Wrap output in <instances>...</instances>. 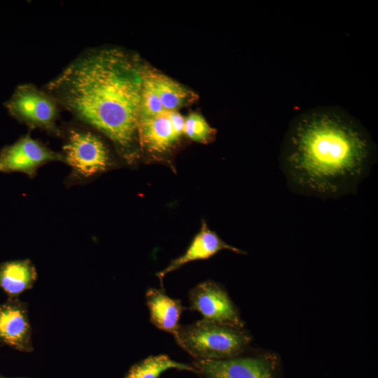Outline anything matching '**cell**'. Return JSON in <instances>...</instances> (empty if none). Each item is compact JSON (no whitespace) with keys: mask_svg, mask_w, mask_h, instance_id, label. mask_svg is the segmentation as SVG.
I'll list each match as a JSON object with an SVG mask.
<instances>
[{"mask_svg":"<svg viewBox=\"0 0 378 378\" xmlns=\"http://www.w3.org/2000/svg\"><path fill=\"white\" fill-rule=\"evenodd\" d=\"M37 280V272L29 259L14 260L0 263V289L8 298H18L32 288Z\"/></svg>","mask_w":378,"mask_h":378,"instance_id":"obj_13","label":"cell"},{"mask_svg":"<svg viewBox=\"0 0 378 378\" xmlns=\"http://www.w3.org/2000/svg\"><path fill=\"white\" fill-rule=\"evenodd\" d=\"M4 346L23 353L34 351L29 304L20 298L0 303V347Z\"/></svg>","mask_w":378,"mask_h":378,"instance_id":"obj_9","label":"cell"},{"mask_svg":"<svg viewBox=\"0 0 378 378\" xmlns=\"http://www.w3.org/2000/svg\"><path fill=\"white\" fill-rule=\"evenodd\" d=\"M183 134L195 141L206 143L214 136L215 130L202 115L191 113L185 118Z\"/></svg>","mask_w":378,"mask_h":378,"instance_id":"obj_17","label":"cell"},{"mask_svg":"<svg viewBox=\"0 0 378 378\" xmlns=\"http://www.w3.org/2000/svg\"><path fill=\"white\" fill-rule=\"evenodd\" d=\"M146 300L150 322L160 330L174 335L180 326L181 301L169 297L163 290L152 288L147 290Z\"/></svg>","mask_w":378,"mask_h":378,"instance_id":"obj_12","label":"cell"},{"mask_svg":"<svg viewBox=\"0 0 378 378\" xmlns=\"http://www.w3.org/2000/svg\"><path fill=\"white\" fill-rule=\"evenodd\" d=\"M63 151L64 161L84 177L105 171L110 166L108 148L96 134L88 130L70 127Z\"/></svg>","mask_w":378,"mask_h":378,"instance_id":"obj_5","label":"cell"},{"mask_svg":"<svg viewBox=\"0 0 378 378\" xmlns=\"http://www.w3.org/2000/svg\"><path fill=\"white\" fill-rule=\"evenodd\" d=\"M8 113L20 122L58 134L57 120L61 108L46 90L32 83L18 85L4 103Z\"/></svg>","mask_w":378,"mask_h":378,"instance_id":"obj_4","label":"cell"},{"mask_svg":"<svg viewBox=\"0 0 378 378\" xmlns=\"http://www.w3.org/2000/svg\"><path fill=\"white\" fill-rule=\"evenodd\" d=\"M170 368L198 373L193 366L178 363L167 355L160 354L148 356L133 365L123 378H158Z\"/></svg>","mask_w":378,"mask_h":378,"instance_id":"obj_15","label":"cell"},{"mask_svg":"<svg viewBox=\"0 0 378 378\" xmlns=\"http://www.w3.org/2000/svg\"><path fill=\"white\" fill-rule=\"evenodd\" d=\"M150 71L144 70L139 118L160 115L165 112Z\"/></svg>","mask_w":378,"mask_h":378,"instance_id":"obj_16","label":"cell"},{"mask_svg":"<svg viewBox=\"0 0 378 378\" xmlns=\"http://www.w3.org/2000/svg\"><path fill=\"white\" fill-rule=\"evenodd\" d=\"M177 344L197 359H225L237 356L251 342L240 328L202 319L179 326L174 333Z\"/></svg>","mask_w":378,"mask_h":378,"instance_id":"obj_3","label":"cell"},{"mask_svg":"<svg viewBox=\"0 0 378 378\" xmlns=\"http://www.w3.org/2000/svg\"><path fill=\"white\" fill-rule=\"evenodd\" d=\"M52 161H64V158L28 134L1 150L0 172L32 176L40 166Z\"/></svg>","mask_w":378,"mask_h":378,"instance_id":"obj_8","label":"cell"},{"mask_svg":"<svg viewBox=\"0 0 378 378\" xmlns=\"http://www.w3.org/2000/svg\"><path fill=\"white\" fill-rule=\"evenodd\" d=\"M230 250L238 253H244L240 249L223 241L214 232L210 230L203 222L201 230L194 237L186 251L180 257L172 260L163 270L156 273L160 281L168 273L180 268L187 262L210 258L221 250Z\"/></svg>","mask_w":378,"mask_h":378,"instance_id":"obj_10","label":"cell"},{"mask_svg":"<svg viewBox=\"0 0 378 378\" xmlns=\"http://www.w3.org/2000/svg\"><path fill=\"white\" fill-rule=\"evenodd\" d=\"M173 129L179 138L183 134L185 118L177 111H167Z\"/></svg>","mask_w":378,"mask_h":378,"instance_id":"obj_18","label":"cell"},{"mask_svg":"<svg viewBox=\"0 0 378 378\" xmlns=\"http://www.w3.org/2000/svg\"><path fill=\"white\" fill-rule=\"evenodd\" d=\"M137 133L141 146L155 153L166 151L178 139L167 111L154 116L139 118Z\"/></svg>","mask_w":378,"mask_h":378,"instance_id":"obj_11","label":"cell"},{"mask_svg":"<svg viewBox=\"0 0 378 378\" xmlns=\"http://www.w3.org/2000/svg\"><path fill=\"white\" fill-rule=\"evenodd\" d=\"M189 300L190 308L201 313L203 319L238 328L244 326L226 291L212 281L202 282L191 289Z\"/></svg>","mask_w":378,"mask_h":378,"instance_id":"obj_7","label":"cell"},{"mask_svg":"<svg viewBox=\"0 0 378 378\" xmlns=\"http://www.w3.org/2000/svg\"><path fill=\"white\" fill-rule=\"evenodd\" d=\"M194 368L206 378H278L279 363L270 355L197 359Z\"/></svg>","mask_w":378,"mask_h":378,"instance_id":"obj_6","label":"cell"},{"mask_svg":"<svg viewBox=\"0 0 378 378\" xmlns=\"http://www.w3.org/2000/svg\"><path fill=\"white\" fill-rule=\"evenodd\" d=\"M150 74L164 111H177L198 98L194 92L170 78L155 72Z\"/></svg>","mask_w":378,"mask_h":378,"instance_id":"obj_14","label":"cell"},{"mask_svg":"<svg viewBox=\"0 0 378 378\" xmlns=\"http://www.w3.org/2000/svg\"><path fill=\"white\" fill-rule=\"evenodd\" d=\"M144 70L136 58L120 48H90L43 89L129 158L137 134Z\"/></svg>","mask_w":378,"mask_h":378,"instance_id":"obj_1","label":"cell"},{"mask_svg":"<svg viewBox=\"0 0 378 378\" xmlns=\"http://www.w3.org/2000/svg\"><path fill=\"white\" fill-rule=\"evenodd\" d=\"M0 378H9V377H4L0 374ZM14 378H28V377H14Z\"/></svg>","mask_w":378,"mask_h":378,"instance_id":"obj_19","label":"cell"},{"mask_svg":"<svg viewBox=\"0 0 378 378\" xmlns=\"http://www.w3.org/2000/svg\"><path fill=\"white\" fill-rule=\"evenodd\" d=\"M373 153L372 142L357 120L341 108L318 107L293 120L280 162L293 188L336 197L356 188L369 169Z\"/></svg>","mask_w":378,"mask_h":378,"instance_id":"obj_2","label":"cell"}]
</instances>
